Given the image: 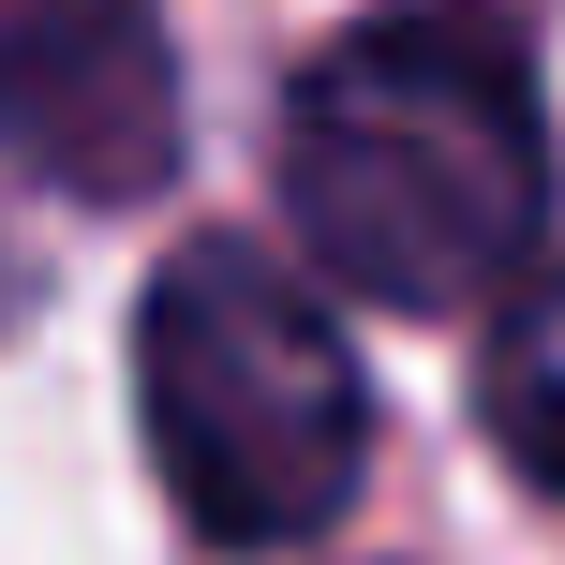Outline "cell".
I'll return each mask as SVG.
<instances>
[{
    "label": "cell",
    "mask_w": 565,
    "mask_h": 565,
    "mask_svg": "<svg viewBox=\"0 0 565 565\" xmlns=\"http://www.w3.org/2000/svg\"><path fill=\"white\" fill-rule=\"evenodd\" d=\"M282 224L342 298L461 312L551 238V119L477 0H402L282 89Z\"/></svg>",
    "instance_id": "6da1fadb"
},
{
    "label": "cell",
    "mask_w": 565,
    "mask_h": 565,
    "mask_svg": "<svg viewBox=\"0 0 565 565\" xmlns=\"http://www.w3.org/2000/svg\"><path fill=\"white\" fill-rule=\"evenodd\" d=\"M149 477L179 491L194 551H298L372 477V372L328 282L254 238H179L135 312Z\"/></svg>",
    "instance_id": "7a4b0ae2"
},
{
    "label": "cell",
    "mask_w": 565,
    "mask_h": 565,
    "mask_svg": "<svg viewBox=\"0 0 565 565\" xmlns=\"http://www.w3.org/2000/svg\"><path fill=\"white\" fill-rule=\"evenodd\" d=\"M0 164H30L75 209H135L179 164V75L149 15L119 0H60V15L0 30Z\"/></svg>",
    "instance_id": "3957f363"
},
{
    "label": "cell",
    "mask_w": 565,
    "mask_h": 565,
    "mask_svg": "<svg viewBox=\"0 0 565 565\" xmlns=\"http://www.w3.org/2000/svg\"><path fill=\"white\" fill-rule=\"evenodd\" d=\"M0 312H15V268H0Z\"/></svg>",
    "instance_id": "5b68a950"
},
{
    "label": "cell",
    "mask_w": 565,
    "mask_h": 565,
    "mask_svg": "<svg viewBox=\"0 0 565 565\" xmlns=\"http://www.w3.org/2000/svg\"><path fill=\"white\" fill-rule=\"evenodd\" d=\"M477 402H491V447H507L521 477L565 507V268H521V282H507Z\"/></svg>",
    "instance_id": "277c9868"
}]
</instances>
